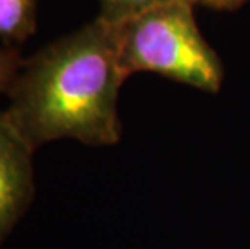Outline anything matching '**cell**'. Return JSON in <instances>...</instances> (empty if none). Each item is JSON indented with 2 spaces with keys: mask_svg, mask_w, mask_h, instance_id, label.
Wrapping results in <instances>:
<instances>
[{
  "mask_svg": "<svg viewBox=\"0 0 250 249\" xmlns=\"http://www.w3.org/2000/svg\"><path fill=\"white\" fill-rule=\"evenodd\" d=\"M194 0H173L116 26L127 75L152 71L207 92H218L223 67L194 18Z\"/></svg>",
  "mask_w": 250,
  "mask_h": 249,
  "instance_id": "2",
  "label": "cell"
},
{
  "mask_svg": "<svg viewBox=\"0 0 250 249\" xmlns=\"http://www.w3.org/2000/svg\"><path fill=\"white\" fill-rule=\"evenodd\" d=\"M33 152L0 110V249L33 201Z\"/></svg>",
  "mask_w": 250,
  "mask_h": 249,
  "instance_id": "3",
  "label": "cell"
},
{
  "mask_svg": "<svg viewBox=\"0 0 250 249\" xmlns=\"http://www.w3.org/2000/svg\"><path fill=\"white\" fill-rule=\"evenodd\" d=\"M36 0H0V41L23 42L34 33Z\"/></svg>",
  "mask_w": 250,
  "mask_h": 249,
  "instance_id": "4",
  "label": "cell"
},
{
  "mask_svg": "<svg viewBox=\"0 0 250 249\" xmlns=\"http://www.w3.org/2000/svg\"><path fill=\"white\" fill-rule=\"evenodd\" d=\"M126 78L116 26L97 18L23 60L3 112L33 151L57 139L113 146Z\"/></svg>",
  "mask_w": 250,
  "mask_h": 249,
  "instance_id": "1",
  "label": "cell"
},
{
  "mask_svg": "<svg viewBox=\"0 0 250 249\" xmlns=\"http://www.w3.org/2000/svg\"><path fill=\"white\" fill-rule=\"evenodd\" d=\"M195 3H202V5H207V7H213V8H236L239 5H242L244 2L247 0H194Z\"/></svg>",
  "mask_w": 250,
  "mask_h": 249,
  "instance_id": "7",
  "label": "cell"
},
{
  "mask_svg": "<svg viewBox=\"0 0 250 249\" xmlns=\"http://www.w3.org/2000/svg\"><path fill=\"white\" fill-rule=\"evenodd\" d=\"M169 2L173 0H100L99 18L111 26H118L137 15Z\"/></svg>",
  "mask_w": 250,
  "mask_h": 249,
  "instance_id": "5",
  "label": "cell"
},
{
  "mask_svg": "<svg viewBox=\"0 0 250 249\" xmlns=\"http://www.w3.org/2000/svg\"><path fill=\"white\" fill-rule=\"evenodd\" d=\"M21 63L23 60L12 45H0V94H8Z\"/></svg>",
  "mask_w": 250,
  "mask_h": 249,
  "instance_id": "6",
  "label": "cell"
}]
</instances>
